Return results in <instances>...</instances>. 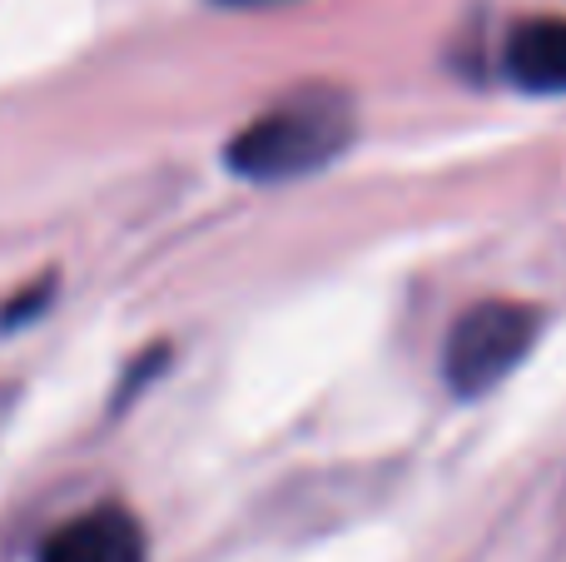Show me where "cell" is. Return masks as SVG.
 <instances>
[{"label":"cell","instance_id":"1","mask_svg":"<svg viewBox=\"0 0 566 562\" xmlns=\"http://www.w3.org/2000/svg\"><path fill=\"white\" fill-rule=\"evenodd\" d=\"M353 110L343 95L328 90H303L283 105L254 115L224 149L229 175L254 179V185H289V179L318 175L348 149Z\"/></svg>","mask_w":566,"mask_h":562},{"label":"cell","instance_id":"2","mask_svg":"<svg viewBox=\"0 0 566 562\" xmlns=\"http://www.w3.org/2000/svg\"><path fill=\"white\" fill-rule=\"evenodd\" d=\"M542 334V314L517 299H482L452 324L442 348V374L458 398H482L527 358Z\"/></svg>","mask_w":566,"mask_h":562},{"label":"cell","instance_id":"3","mask_svg":"<svg viewBox=\"0 0 566 562\" xmlns=\"http://www.w3.org/2000/svg\"><path fill=\"white\" fill-rule=\"evenodd\" d=\"M35 562H145V528L129 508L99 503L90 513L60 523L40 543Z\"/></svg>","mask_w":566,"mask_h":562},{"label":"cell","instance_id":"4","mask_svg":"<svg viewBox=\"0 0 566 562\" xmlns=\"http://www.w3.org/2000/svg\"><path fill=\"white\" fill-rule=\"evenodd\" d=\"M507 75L537 95H566V15H537L512 30Z\"/></svg>","mask_w":566,"mask_h":562}]
</instances>
